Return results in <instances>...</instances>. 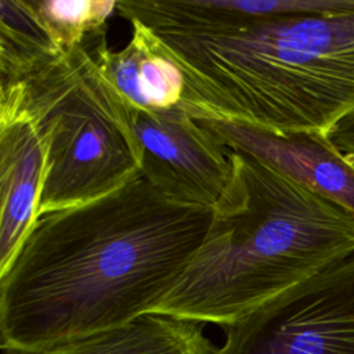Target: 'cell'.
<instances>
[{"mask_svg": "<svg viewBox=\"0 0 354 354\" xmlns=\"http://www.w3.org/2000/svg\"><path fill=\"white\" fill-rule=\"evenodd\" d=\"M213 207L141 171L95 201L39 216L0 271L4 353L37 351L151 314L203 243Z\"/></svg>", "mask_w": 354, "mask_h": 354, "instance_id": "obj_1", "label": "cell"}, {"mask_svg": "<svg viewBox=\"0 0 354 354\" xmlns=\"http://www.w3.org/2000/svg\"><path fill=\"white\" fill-rule=\"evenodd\" d=\"M183 73L194 119L289 133L328 131L354 109V11L248 15L214 0H122Z\"/></svg>", "mask_w": 354, "mask_h": 354, "instance_id": "obj_2", "label": "cell"}, {"mask_svg": "<svg viewBox=\"0 0 354 354\" xmlns=\"http://www.w3.org/2000/svg\"><path fill=\"white\" fill-rule=\"evenodd\" d=\"M230 155L207 235L151 314L224 329L354 253V216L250 153Z\"/></svg>", "mask_w": 354, "mask_h": 354, "instance_id": "obj_3", "label": "cell"}, {"mask_svg": "<svg viewBox=\"0 0 354 354\" xmlns=\"http://www.w3.org/2000/svg\"><path fill=\"white\" fill-rule=\"evenodd\" d=\"M8 116L28 120L43 147L36 218L102 198L141 170L133 106L83 44L0 86V118Z\"/></svg>", "mask_w": 354, "mask_h": 354, "instance_id": "obj_4", "label": "cell"}, {"mask_svg": "<svg viewBox=\"0 0 354 354\" xmlns=\"http://www.w3.org/2000/svg\"><path fill=\"white\" fill-rule=\"evenodd\" d=\"M224 332L218 354H354V253Z\"/></svg>", "mask_w": 354, "mask_h": 354, "instance_id": "obj_5", "label": "cell"}, {"mask_svg": "<svg viewBox=\"0 0 354 354\" xmlns=\"http://www.w3.org/2000/svg\"><path fill=\"white\" fill-rule=\"evenodd\" d=\"M141 174L174 201L214 207L232 177L230 148L180 106L133 108Z\"/></svg>", "mask_w": 354, "mask_h": 354, "instance_id": "obj_6", "label": "cell"}, {"mask_svg": "<svg viewBox=\"0 0 354 354\" xmlns=\"http://www.w3.org/2000/svg\"><path fill=\"white\" fill-rule=\"evenodd\" d=\"M196 120L228 148L250 153L354 216V156L340 151L326 134L274 133L224 120Z\"/></svg>", "mask_w": 354, "mask_h": 354, "instance_id": "obj_7", "label": "cell"}, {"mask_svg": "<svg viewBox=\"0 0 354 354\" xmlns=\"http://www.w3.org/2000/svg\"><path fill=\"white\" fill-rule=\"evenodd\" d=\"M43 147L19 116L0 118V271L11 263L36 218Z\"/></svg>", "mask_w": 354, "mask_h": 354, "instance_id": "obj_8", "label": "cell"}, {"mask_svg": "<svg viewBox=\"0 0 354 354\" xmlns=\"http://www.w3.org/2000/svg\"><path fill=\"white\" fill-rule=\"evenodd\" d=\"M129 22L131 39L119 51L108 47L106 30L90 35L82 44L133 108L170 109L178 106L185 87L183 73L158 51L141 22L137 19Z\"/></svg>", "mask_w": 354, "mask_h": 354, "instance_id": "obj_9", "label": "cell"}, {"mask_svg": "<svg viewBox=\"0 0 354 354\" xmlns=\"http://www.w3.org/2000/svg\"><path fill=\"white\" fill-rule=\"evenodd\" d=\"M205 335L203 324L163 314H145L134 321L37 351L4 354H218Z\"/></svg>", "mask_w": 354, "mask_h": 354, "instance_id": "obj_10", "label": "cell"}, {"mask_svg": "<svg viewBox=\"0 0 354 354\" xmlns=\"http://www.w3.org/2000/svg\"><path fill=\"white\" fill-rule=\"evenodd\" d=\"M62 53L29 0H0V86L22 80Z\"/></svg>", "mask_w": 354, "mask_h": 354, "instance_id": "obj_11", "label": "cell"}, {"mask_svg": "<svg viewBox=\"0 0 354 354\" xmlns=\"http://www.w3.org/2000/svg\"><path fill=\"white\" fill-rule=\"evenodd\" d=\"M58 47L68 51L90 35L108 29L118 0H29Z\"/></svg>", "mask_w": 354, "mask_h": 354, "instance_id": "obj_12", "label": "cell"}, {"mask_svg": "<svg viewBox=\"0 0 354 354\" xmlns=\"http://www.w3.org/2000/svg\"><path fill=\"white\" fill-rule=\"evenodd\" d=\"M218 7L248 15H328L354 11V0H214Z\"/></svg>", "mask_w": 354, "mask_h": 354, "instance_id": "obj_13", "label": "cell"}, {"mask_svg": "<svg viewBox=\"0 0 354 354\" xmlns=\"http://www.w3.org/2000/svg\"><path fill=\"white\" fill-rule=\"evenodd\" d=\"M326 136L340 151L354 156V109L343 116Z\"/></svg>", "mask_w": 354, "mask_h": 354, "instance_id": "obj_14", "label": "cell"}]
</instances>
